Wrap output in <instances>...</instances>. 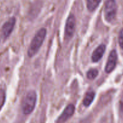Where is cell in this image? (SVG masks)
I'll list each match as a JSON object with an SVG mask.
<instances>
[{
    "instance_id": "52a82bcc",
    "label": "cell",
    "mask_w": 123,
    "mask_h": 123,
    "mask_svg": "<svg viewBox=\"0 0 123 123\" xmlns=\"http://www.w3.org/2000/svg\"><path fill=\"white\" fill-rule=\"evenodd\" d=\"M116 52L115 50H113L110 53L109 56L108 60H107V63H106V67H105V71L106 73H110L115 68L116 64L117 58Z\"/></svg>"
},
{
    "instance_id": "30bf717a",
    "label": "cell",
    "mask_w": 123,
    "mask_h": 123,
    "mask_svg": "<svg viewBox=\"0 0 123 123\" xmlns=\"http://www.w3.org/2000/svg\"><path fill=\"white\" fill-rule=\"evenodd\" d=\"M101 0H86L87 7L90 12L95 10L101 2Z\"/></svg>"
},
{
    "instance_id": "5b68a950",
    "label": "cell",
    "mask_w": 123,
    "mask_h": 123,
    "mask_svg": "<svg viewBox=\"0 0 123 123\" xmlns=\"http://www.w3.org/2000/svg\"><path fill=\"white\" fill-rule=\"evenodd\" d=\"M16 23V19L14 18H11L8 19L7 22L4 23L2 27L1 33H2V37L4 38H6L11 34L12 31L13 30L14 25Z\"/></svg>"
},
{
    "instance_id": "6da1fadb",
    "label": "cell",
    "mask_w": 123,
    "mask_h": 123,
    "mask_svg": "<svg viewBox=\"0 0 123 123\" xmlns=\"http://www.w3.org/2000/svg\"><path fill=\"white\" fill-rule=\"evenodd\" d=\"M47 34V30L45 28H41L33 38L29 49L28 50V55L30 57L33 56L38 52L41 48Z\"/></svg>"
},
{
    "instance_id": "8fae6325",
    "label": "cell",
    "mask_w": 123,
    "mask_h": 123,
    "mask_svg": "<svg viewBox=\"0 0 123 123\" xmlns=\"http://www.w3.org/2000/svg\"><path fill=\"white\" fill-rule=\"evenodd\" d=\"M98 74V72L95 68H92L90 69L87 73V78L90 80H93L95 79Z\"/></svg>"
},
{
    "instance_id": "7a4b0ae2",
    "label": "cell",
    "mask_w": 123,
    "mask_h": 123,
    "mask_svg": "<svg viewBox=\"0 0 123 123\" xmlns=\"http://www.w3.org/2000/svg\"><path fill=\"white\" fill-rule=\"evenodd\" d=\"M37 100V95L34 91H30L24 97L22 105V109L24 114L28 115L33 111Z\"/></svg>"
},
{
    "instance_id": "8992f818",
    "label": "cell",
    "mask_w": 123,
    "mask_h": 123,
    "mask_svg": "<svg viewBox=\"0 0 123 123\" xmlns=\"http://www.w3.org/2000/svg\"><path fill=\"white\" fill-rule=\"evenodd\" d=\"M75 111V106L73 105H69L65 109L62 114L59 116L57 120V123H64L73 115Z\"/></svg>"
},
{
    "instance_id": "ba28073f",
    "label": "cell",
    "mask_w": 123,
    "mask_h": 123,
    "mask_svg": "<svg viewBox=\"0 0 123 123\" xmlns=\"http://www.w3.org/2000/svg\"><path fill=\"white\" fill-rule=\"evenodd\" d=\"M106 50V46L104 44H100L95 49L92 55V60L93 62H96L100 61L103 56Z\"/></svg>"
},
{
    "instance_id": "4fadbf2b",
    "label": "cell",
    "mask_w": 123,
    "mask_h": 123,
    "mask_svg": "<svg viewBox=\"0 0 123 123\" xmlns=\"http://www.w3.org/2000/svg\"><path fill=\"white\" fill-rule=\"evenodd\" d=\"M118 42L121 48L123 49V28L119 32V38H118Z\"/></svg>"
},
{
    "instance_id": "7c38bea8",
    "label": "cell",
    "mask_w": 123,
    "mask_h": 123,
    "mask_svg": "<svg viewBox=\"0 0 123 123\" xmlns=\"http://www.w3.org/2000/svg\"><path fill=\"white\" fill-rule=\"evenodd\" d=\"M6 101V92L4 90L0 88V110L2 109Z\"/></svg>"
},
{
    "instance_id": "3957f363",
    "label": "cell",
    "mask_w": 123,
    "mask_h": 123,
    "mask_svg": "<svg viewBox=\"0 0 123 123\" xmlns=\"http://www.w3.org/2000/svg\"><path fill=\"white\" fill-rule=\"evenodd\" d=\"M117 6L115 0H106L104 6V16L107 22H112L116 14Z\"/></svg>"
},
{
    "instance_id": "277c9868",
    "label": "cell",
    "mask_w": 123,
    "mask_h": 123,
    "mask_svg": "<svg viewBox=\"0 0 123 123\" xmlns=\"http://www.w3.org/2000/svg\"><path fill=\"white\" fill-rule=\"evenodd\" d=\"M75 27V18L71 14L68 18L65 25V36L67 38H71L73 36Z\"/></svg>"
},
{
    "instance_id": "9c48e42d",
    "label": "cell",
    "mask_w": 123,
    "mask_h": 123,
    "mask_svg": "<svg viewBox=\"0 0 123 123\" xmlns=\"http://www.w3.org/2000/svg\"><path fill=\"white\" fill-rule=\"evenodd\" d=\"M95 92L94 91H89L86 94V96L83 99V105L84 106L88 107L94 100L95 98Z\"/></svg>"
},
{
    "instance_id": "5bb4252c",
    "label": "cell",
    "mask_w": 123,
    "mask_h": 123,
    "mask_svg": "<svg viewBox=\"0 0 123 123\" xmlns=\"http://www.w3.org/2000/svg\"><path fill=\"white\" fill-rule=\"evenodd\" d=\"M121 109L122 111L123 112V100L121 101Z\"/></svg>"
}]
</instances>
